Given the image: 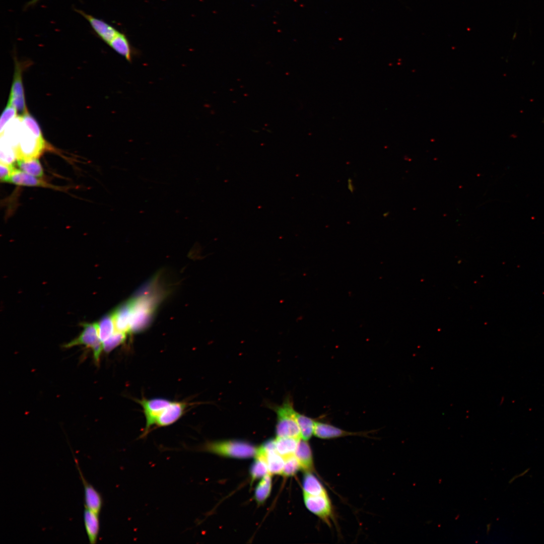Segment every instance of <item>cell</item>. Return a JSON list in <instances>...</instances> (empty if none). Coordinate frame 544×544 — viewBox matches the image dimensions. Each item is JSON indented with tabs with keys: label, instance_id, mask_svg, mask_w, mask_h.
Returning a JSON list of instances; mask_svg holds the SVG:
<instances>
[{
	"label": "cell",
	"instance_id": "6da1fadb",
	"mask_svg": "<svg viewBox=\"0 0 544 544\" xmlns=\"http://www.w3.org/2000/svg\"><path fill=\"white\" fill-rule=\"evenodd\" d=\"M154 296L141 295L130 300L132 307L130 332H139L152 322L157 304Z\"/></svg>",
	"mask_w": 544,
	"mask_h": 544
},
{
	"label": "cell",
	"instance_id": "7a4b0ae2",
	"mask_svg": "<svg viewBox=\"0 0 544 544\" xmlns=\"http://www.w3.org/2000/svg\"><path fill=\"white\" fill-rule=\"evenodd\" d=\"M270 407L277 416V436L301 439L300 430L295 417L296 411L291 399L287 397L282 404Z\"/></svg>",
	"mask_w": 544,
	"mask_h": 544
},
{
	"label": "cell",
	"instance_id": "3957f363",
	"mask_svg": "<svg viewBox=\"0 0 544 544\" xmlns=\"http://www.w3.org/2000/svg\"><path fill=\"white\" fill-rule=\"evenodd\" d=\"M201 449L221 456L246 458L256 455L257 449L246 442L226 440L208 442Z\"/></svg>",
	"mask_w": 544,
	"mask_h": 544
},
{
	"label": "cell",
	"instance_id": "277c9868",
	"mask_svg": "<svg viewBox=\"0 0 544 544\" xmlns=\"http://www.w3.org/2000/svg\"><path fill=\"white\" fill-rule=\"evenodd\" d=\"M82 325L83 329L78 336L63 347L70 348L76 346H85L92 351L95 362L99 364L103 349L102 342L99 335L97 323H83Z\"/></svg>",
	"mask_w": 544,
	"mask_h": 544
},
{
	"label": "cell",
	"instance_id": "5b68a950",
	"mask_svg": "<svg viewBox=\"0 0 544 544\" xmlns=\"http://www.w3.org/2000/svg\"><path fill=\"white\" fill-rule=\"evenodd\" d=\"M46 146L44 139L37 137L23 123L20 138L16 149L17 159L37 158Z\"/></svg>",
	"mask_w": 544,
	"mask_h": 544
},
{
	"label": "cell",
	"instance_id": "8992f818",
	"mask_svg": "<svg viewBox=\"0 0 544 544\" xmlns=\"http://www.w3.org/2000/svg\"><path fill=\"white\" fill-rule=\"evenodd\" d=\"M303 498L306 508L327 524L332 517V507L327 495H312L303 492Z\"/></svg>",
	"mask_w": 544,
	"mask_h": 544
},
{
	"label": "cell",
	"instance_id": "52a82bcc",
	"mask_svg": "<svg viewBox=\"0 0 544 544\" xmlns=\"http://www.w3.org/2000/svg\"><path fill=\"white\" fill-rule=\"evenodd\" d=\"M137 401L142 406L146 419L145 430L142 435V437H145L149 433L150 428L154 425L157 416L172 401L163 398H154L137 399Z\"/></svg>",
	"mask_w": 544,
	"mask_h": 544
},
{
	"label": "cell",
	"instance_id": "ba28073f",
	"mask_svg": "<svg viewBox=\"0 0 544 544\" xmlns=\"http://www.w3.org/2000/svg\"><path fill=\"white\" fill-rule=\"evenodd\" d=\"M75 11L87 20L97 35L107 44H109L119 32L112 25L101 19L95 18L80 10L76 9Z\"/></svg>",
	"mask_w": 544,
	"mask_h": 544
},
{
	"label": "cell",
	"instance_id": "9c48e42d",
	"mask_svg": "<svg viewBox=\"0 0 544 544\" xmlns=\"http://www.w3.org/2000/svg\"><path fill=\"white\" fill-rule=\"evenodd\" d=\"M8 103L16 109L19 116H22L28 112L25 104L21 71L18 66L15 73Z\"/></svg>",
	"mask_w": 544,
	"mask_h": 544
},
{
	"label": "cell",
	"instance_id": "30bf717a",
	"mask_svg": "<svg viewBox=\"0 0 544 544\" xmlns=\"http://www.w3.org/2000/svg\"><path fill=\"white\" fill-rule=\"evenodd\" d=\"M7 183L19 186L41 187L60 191L65 190L64 187L53 185L15 168L13 169Z\"/></svg>",
	"mask_w": 544,
	"mask_h": 544
},
{
	"label": "cell",
	"instance_id": "8fae6325",
	"mask_svg": "<svg viewBox=\"0 0 544 544\" xmlns=\"http://www.w3.org/2000/svg\"><path fill=\"white\" fill-rule=\"evenodd\" d=\"M187 406L185 402L171 401L157 416L154 425L161 427L174 423L183 415Z\"/></svg>",
	"mask_w": 544,
	"mask_h": 544
},
{
	"label": "cell",
	"instance_id": "7c38bea8",
	"mask_svg": "<svg viewBox=\"0 0 544 544\" xmlns=\"http://www.w3.org/2000/svg\"><path fill=\"white\" fill-rule=\"evenodd\" d=\"M76 467L82 482L85 494V507L99 514L103 504V500L100 494L89 483L87 482L82 472L77 459L73 454Z\"/></svg>",
	"mask_w": 544,
	"mask_h": 544
},
{
	"label": "cell",
	"instance_id": "4fadbf2b",
	"mask_svg": "<svg viewBox=\"0 0 544 544\" xmlns=\"http://www.w3.org/2000/svg\"><path fill=\"white\" fill-rule=\"evenodd\" d=\"M131 312L130 300L122 304L113 312L116 330L125 333L130 332Z\"/></svg>",
	"mask_w": 544,
	"mask_h": 544
},
{
	"label": "cell",
	"instance_id": "5bb4252c",
	"mask_svg": "<svg viewBox=\"0 0 544 544\" xmlns=\"http://www.w3.org/2000/svg\"><path fill=\"white\" fill-rule=\"evenodd\" d=\"M360 434H361V433L347 431L327 423L315 421L313 435L321 439H328L347 436L358 435Z\"/></svg>",
	"mask_w": 544,
	"mask_h": 544
},
{
	"label": "cell",
	"instance_id": "9a60e30c",
	"mask_svg": "<svg viewBox=\"0 0 544 544\" xmlns=\"http://www.w3.org/2000/svg\"><path fill=\"white\" fill-rule=\"evenodd\" d=\"M256 456L263 458L267 464L269 474H282L284 466V457L277 450L266 451L261 447L257 450Z\"/></svg>",
	"mask_w": 544,
	"mask_h": 544
},
{
	"label": "cell",
	"instance_id": "2e32d148",
	"mask_svg": "<svg viewBox=\"0 0 544 544\" xmlns=\"http://www.w3.org/2000/svg\"><path fill=\"white\" fill-rule=\"evenodd\" d=\"M116 52L124 57L128 62H131L137 51L133 48L126 35L120 32L108 44Z\"/></svg>",
	"mask_w": 544,
	"mask_h": 544
},
{
	"label": "cell",
	"instance_id": "e0dca14e",
	"mask_svg": "<svg viewBox=\"0 0 544 544\" xmlns=\"http://www.w3.org/2000/svg\"><path fill=\"white\" fill-rule=\"evenodd\" d=\"M99 514L85 507L84 521L86 531L91 544H95L97 542L100 529Z\"/></svg>",
	"mask_w": 544,
	"mask_h": 544
},
{
	"label": "cell",
	"instance_id": "ac0fdd59",
	"mask_svg": "<svg viewBox=\"0 0 544 544\" xmlns=\"http://www.w3.org/2000/svg\"><path fill=\"white\" fill-rule=\"evenodd\" d=\"M295 455L300 463L301 468L306 471H311L313 469L312 451L307 441L300 439Z\"/></svg>",
	"mask_w": 544,
	"mask_h": 544
},
{
	"label": "cell",
	"instance_id": "d6986e66",
	"mask_svg": "<svg viewBox=\"0 0 544 544\" xmlns=\"http://www.w3.org/2000/svg\"><path fill=\"white\" fill-rule=\"evenodd\" d=\"M300 439L293 437H277L275 441L277 452L284 458L295 454Z\"/></svg>",
	"mask_w": 544,
	"mask_h": 544
},
{
	"label": "cell",
	"instance_id": "ffe728a7",
	"mask_svg": "<svg viewBox=\"0 0 544 544\" xmlns=\"http://www.w3.org/2000/svg\"><path fill=\"white\" fill-rule=\"evenodd\" d=\"M17 165L20 170L32 176L41 177L43 175L42 167L37 158L18 159Z\"/></svg>",
	"mask_w": 544,
	"mask_h": 544
},
{
	"label": "cell",
	"instance_id": "44dd1931",
	"mask_svg": "<svg viewBox=\"0 0 544 544\" xmlns=\"http://www.w3.org/2000/svg\"><path fill=\"white\" fill-rule=\"evenodd\" d=\"M303 492L312 495L327 494L320 481L310 471H306L303 480Z\"/></svg>",
	"mask_w": 544,
	"mask_h": 544
},
{
	"label": "cell",
	"instance_id": "7402d4cb",
	"mask_svg": "<svg viewBox=\"0 0 544 544\" xmlns=\"http://www.w3.org/2000/svg\"><path fill=\"white\" fill-rule=\"evenodd\" d=\"M295 417L299 427L301 439L307 441L313 435L315 421L296 412Z\"/></svg>",
	"mask_w": 544,
	"mask_h": 544
},
{
	"label": "cell",
	"instance_id": "603a6c76",
	"mask_svg": "<svg viewBox=\"0 0 544 544\" xmlns=\"http://www.w3.org/2000/svg\"><path fill=\"white\" fill-rule=\"evenodd\" d=\"M99 337L104 342L115 331V327L112 313L104 316L97 322Z\"/></svg>",
	"mask_w": 544,
	"mask_h": 544
},
{
	"label": "cell",
	"instance_id": "cb8c5ba5",
	"mask_svg": "<svg viewBox=\"0 0 544 544\" xmlns=\"http://www.w3.org/2000/svg\"><path fill=\"white\" fill-rule=\"evenodd\" d=\"M271 474L263 477L256 487L254 498L257 503H263L269 496L271 488Z\"/></svg>",
	"mask_w": 544,
	"mask_h": 544
},
{
	"label": "cell",
	"instance_id": "d4e9b609",
	"mask_svg": "<svg viewBox=\"0 0 544 544\" xmlns=\"http://www.w3.org/2000/svg\"><path fill=\"white\" fill-rule=\"evenodd\" d=\"M256 457V458L250 468V474L252 481L263 478L269 473L264 459L261 457Z\"/></svg>",
	"mask_w": 544,
	"mask_h": 544
},
{
	"label": "cell",
	"instance_id": "484cf974",
	"mask_svg": "<svg viewBox=\"0 0 544 544\" xmlns=\"http://www.w3.org/2000/svg\"><path fill=\"white\" fill-rule=\"evenodd\" d=\"M126 333L116 330L108 339L103 342V351L109 353L123 343Z\"/></svg>",
	"mask_w": 544,
	"mask_h": 544
},
{
	"label": "cell",
	"instance_id": "4316f807",
	"mask_svg": "<svg viewBox=\"0 0 544 544\" xmlns=\"http://www.w3.org/2000/svg\"><path fill=\"white\" fill-rule=\"evenodd\" d=\"M284 458L285 463L282 474L286 477L294 475L301 468L298 460L295 454Z\"/></svg>",
	"mask_w": 544,
	"mask_h": 544
},
{
	"label": "cell",
	"instance_id": "83f0119b",
	"mask_svg": "<svg viewBox=\"0 0 544 544\" xmlns=\"http://www.w3.org/2000/svg\"><path fill=\"white\" fill-rule=\"evenodd\" d=\"M17 111L16 109L10 104H8L7 106L3 111L1 119H0V131L2 133L7 125L13 119H14L16 116H17Z\"/></svg>",
	"mask_w": 544,
	"mask_h": 544
},
{
	"label": "cell",
	"instance_id": "f1b7e54d",
	"mask_svg": "<svg viewBox=\"0 0 544 544\" xmlns=\"http://www.w3.org/2000/svg\"><path fill=\"white\" fill-rule=\"evenodd\" d=\"M21 116L23 124L31 130L34 134L39 138L43 139L39 124L33 117L30 115L28 112Z\"/></svg>",
	"mask_w": 544,
	"mask_h": 544
},
{
	"label": "cell",
	"instance_id": "f546056e",
	"mask_svg": "<svg viewBox=\"0 0 544 544\" xmlns=\"http://www.w3.org/2000/svg\"><path fill=\"white\" fill-rule=\"evenodd\" d=\"M14 168L15 167L13 166L12 164H8L1 162L0 172L1 181L2 182H7V180Z\"/></svg>",
	"mask_w": 544,
	"mask_h": 544
},
{
	"label": "cell",
	"instance_id": "4dcf8cb0",
	"mask_svg": "<svg viewBox=\"0 0 544 544\" xmlns=\"http://www.w3.org/2000/svg\"><path fill=\"white\" fill-rule=\"evenodd\" d=\"M40 1V0H31L30 2H29L26 4V7H30V6H33L35 5L36 4H37L38 2H39Z\"/></svg>",
	"mask_w": 544,
	"mask_h": 544
},
{
	"label": "cell",
	"instance_id": "1f68e13d",
	"mask_svg": "<svg viewBox=\"0 0 544 544\" xmlns=\"http://www.w3.org/2000/svg\"><path fill=\"white\" fill-rule=\"evenodd\" d=\"M542 122H543V123H544V119H543V121H542Z\"/></svg>",
	"mask_w": 544,
	"mask_h": 544
}]
</instances>
